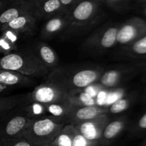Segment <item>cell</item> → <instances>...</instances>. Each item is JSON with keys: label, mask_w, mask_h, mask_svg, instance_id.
Returning <instances> with one entry per match:
<instances>
[{"label": "cell", "mask_w": 146, "mask_h": 146, "mask_svg": "<svg viewBox=\"0 0 146 146\" xmlns=\"http://www.w3.org/2000/svg\"><path fill=\"white\" fill-rule=\"evenodd\" d=\"M104 69L101 66L86 64L58 66L48 74L46 81L58 86L71 95L97 82Z\"/></svg>", "instance_id": "1"}, {"label": "cell", "mask_w": 146, "mask_h": 146, "mask_svg": "<svg viewBox=\"0 0 146 146\" xmlns=\"http://www.w3.org/2000/svg\"><path fill=\"white\" fill-rule=\"evenodd\" d=\"M64 119L52 115H38L30 119L21 136L34 146H49L66 125Z\"/></svg>", "instance_id": "2"}, {"label": "cell", "mask_w": 146, "mask_h": 146, "mask_svg": "<svg viewBox=\"0 0 146 146\" xmlns=\"http://www.w3.org/2000/svg\"><path fill=\"white\" fill-rule=\"evenodd\" d=\"M0 69L18 71L34 78H41L50 74L30 49L14 51L0 58Z\"/></svg>", "instance_id": "3"}, {"label": "cell", "mask_w": 146, "mask_h": 146, "mask_svg": "<svg viewBox=\"0 0 146 146\" xmlns=\"http://www.w3.org/2000/svg\"><path fill=\"white\" fill-rule=\"evenodd\" d=\"M101 1L78 0L68 11V24L64 33L79 32L94 25L99 17Z\"/></svg>", "instance_id": "4"}, {"label": "cell", "mask_w": 146, "mask_h": 146, "mask_svg": "<svg viewBox=\"0 0 146 146\" xmlns=\"http://www.w3.org/2000/svg\"><path fill=\"white\" fill-rule=\"evenodd\" d=\"M118 24H106L96 30L86 39L83 48L94 54H105L117 44Z\"/></svg>", "instance_id": "5"}, {"label": "cell", "mask_w": 146, "mask_h": 146, "mask_svg": "<svg viewBox=\"0 0 146 146\" xmlns=\"http://www.w3.org/2000/svg\"><path fill=\"white\" fill-rule=\"evenodd\" d=\"M31 118L24 105L0 117V140L21 136Z\"/></svg>", "instance_id": "6"}, {"label": "cell", "mask_w": 146, "mask_h": 146, "mask_svg": "<svg viewBox=\"0 0 146 146\" xmlns=\"http://www.w3.org/2000/svg\"><path fill=\"white\" fill-rule=\"evenodd\" d=\"M24 104H48L54 103L72 102L68 93L58 86L46 81L44 84L36 87L31 92L24 95Z\"/></svg>", "instance_id": "7"}, {"label": "cell", "mask_w": 146, "mask_h": 146, "mask_svg": "<svg viewBox=\"0 0 146 146\" xmlns=\"http://www.w3.org/2000/svg\"><path fill=\"white\" fill-rule=\"evenodd\" d=\"M146 34V21L139 17H132L120 24L117 33V44L124 46Z\"/></svg>", "instance_id": "8"}, {"label": "cell", "mask_w": 146, "mask_h": 146, "mask_svg": "<svg viewBox=\"0 0 146 146\" xmlns=\"http://www.w3.org/2000/svg\"><path fill=\"white\" fill-rule=\"evenodd\" d=\"M141 67L138 65H121L103 71L97 82L106 88H111L121 84L138 71Z\"/></svg>", "instance_id": "9"}, {"label": "cell", "mask_w": 146, "mask_h": 146, "mask_svg": "<svg viewBox=\"0 0 146 146\" xmlns=\"http://www.w3.org/2000/svg\"><path fill=\"white\" fill-rule=\"evenodd\" d=\"M109 122L107 114H102L74 125L76 130L86 139L98 143L106 125Z\"/></svg>", "instance_id": "10"}, {"label": "cell", "mask_w": 146, "mask_h": 146, "mask_svg": "<svg viewBox=\"0 0 146 146\" xmlns=\"http://www.w3.org/2000/svg\"><path fill=\"white\" fill-rule=\"evenodd\" d=\"M107 108L98 106H84L73 103L71 110L66 118V124L75 125L78 123L91 119L102 114H107Z\"/></svg>", "instance_id": "11"}, {"label": "cell", "mask_w": 146, "mask_h": 146, "mask_svg": "<svg viewBox=\"0 0 146 146\" xmlns=\"http://www.w3.org/2000/svg\"><path fill=\"white\" fill-rule=\"evenodd\" d=\"M29 49L50 73L58 67V56L56 51L47 44L36 41L32 44Z\"/></svg>", "instance_id": "12"}, {"label": "cell", "mask_w": 146, "mask_h": 146, "mask_svg": "<svg viewBox=\"0 0 146 146\" xmlns=\"http://www.w3.org/2000/svg\"><path fill=\"white\" fill-rule=\"evenodd\" d=\"M36 21L37 20L34 17L32 10L11 20V21L5 24L0 31L9 30L19 36L22 35H27L31 34L35 29Z\"/></svg>", "instance_id": "13"}, {"label": "cell", "mask_w": 146, "mask_h": 146, "mask_svg": "<svg viewBox=\"0 0 146 146\" xmlns=\"http://www.w3.org/2000/svg\"><path fill=\"white\" fill-rule=\"evenodd\" d=\"M68 24V12L60 13L50 17L43 26L41 36L44 39H49L55 36L65 32Z\"/></svg>", "instance_id": "14"}, {"label": "cell", "mask_w": 146, "mask_h": 146, "mask_svg": "<svg viewBox=\"0 0 146 146\" xmlns=\"http://www.w3.org/2000/svg\"><path fill=\"white\" fill-rule=\"evenodd\" d=\"M32 3L33 13L37 21L48 19L53 16L66 11L59 0H36Z\"/></svg>", "instance_id": "15"}, {"label": "cell", "mask_w": 146, "mask_h": 146, "mask_svg": "<svg viewBox=\"0 0 146 146\" xmlns=\"http://www.w3.org/2000/svg\"><path fill=\"white\" fill-rule=\"evenodd\" d=\"M128 125V120L125 117L118 118L109 121L106 125L98 141V146L110 145L124 130Z\"/></svg>", "instance_id": "16"}, {"label": "cell", "mask_w": 146, "mask_h": 146, "mask_svg": "<svg viewBox=\"0 0 146 146\" xmlns=\"http://www.w3.org/2000/svg\"><path fill=\"white\" fill-rule=\"evenodd\" d=\"M0 83L9 87H27L36 83L34 77L24 75L18 71L0 69Z\"/></svg>", "instance_id": "17"}, {"label": "cell", "mask_w": 146, "mask_h": 146, "mask_svg": "<svg viewBox=\"0 0 146 146\" xmlns=\"http://www.w3.org/2000/svg\"><path fill=\"white\" fill-rule=\"evenodd\" d=\"M34 5L29 0L10 4L0 12V31L5 24L23 14L32 11Z\"/></svg>", "instance_id": "18"}, {"label": "cell", "mask_w": 146, "mask_h": 146, "mask_svg": "<svg viewBox=\"0 0 146 146\" xmlns=\"http://www.w3.org/2000/svg\"><path fill=\"white\" fill-rule=\"evenodd\" d=\"M119 55L132 58L146 56V34L130 44L121 46Z\"/></svg>", "instance_id": "19"}, {"label": "cell", "mask_w": 146, "mask_h": 146, "mask_svg": "<svg viewBox=\"0 0 146 146\" xmlns=\"http://www.w3.org/2000/svg\"><path fill=\"white\" fill-rule=\"evenodd\" d=\"M1 32L2 34L0 36V54L7 55L17 51L19 36L9 30H4Z\"/></svg>", "instance_id": "20"}, {"label": "cell", "mask_w": 146, "mask_h": 146, "mask_svg": "<svg viewBox=\"0 0 146 146\" xmlns=\"http://www.w3.org/2000/svg\"><path fill=\"white\" fill-rule=\"evenodd\" d=\"M76 132L74 125L66 124L49 146H72Z\"/></svg>", "instance_id": "21"}, {"label": "cell", "mask_w": 146, "mask_h": 146, "mask_svg": "<svg viewBox=\"0 0 146 146\" xmlns=\"http://www.w3.org/2000/svg\"><path fill=\"white\" fill-rule=\"evenodd\" d=\"M73 103L69 102H61L54 103V104H42L44 112H47L50 115L56 117V118L64 119L66 122V118L71 110Z\"/></svg>", "instance_id": "22"}, {"label": "cell", "mask_w": 146, "mask_h": 146, "mask_svg": "<svg viewBox=\"0 0 146 146\" xmlns=\"http://www.w3.org/2000/svg\"><path fill=\"white\" fill-rule=\"evenodd\" d=\"M24 95L11 96L0 98V117L6 115L17 107L24 104Z\"/></svg>", "instance_id": "23"}, {"label": "cell", "mask_w": 146, "mask_h": 146, "mask_svg": "<svg viewBox=\"0 0 146 146\" xmlns=\"http://www.w3.org/2000/svg\"><path fill=\"white\" fill-rule=\"evenodd\" d=\"M132 98L130 97H122L113 103L109 108L108 111L112 114H118L126 111L131 106Z\"/></svg>", "instance_id": "24"}, {"label": "cell", "mask_w": 146, "mask_h": 146, "mask_svg": "<svg viewBox=\"0 0 146 146\" xmlns=\"http://www.w3.org/2000/svg\"><path fill=\"white\" fill-rule=\"evenodd\" d=\"M0 146H34L23 136L0 140Z\"/></svg>", "instance_id": "25"}, {"label": "cell", "mask_w": 146, "mask_h": 146, "mask_svg": "<svg viewBox=\"0 0 146 146\" xmlns=\"http://www.w3.org/2000/svg\"><path fill=\"white\" fill-rule=\"evenodd\" d=\"M72 146H98V143L89 141L76 131L73 141Z\"/></svg>", "instance_id": "26"}, {"label": "cell", "mask_w": 146, "mask_h": 146, "mask_svg": "<svg viewBox=\"0 0 146 146\" xmlns=\"http://www.w3.org/2000/svg\"><path fill=\"white\" fill-rule=\"evenodd\" d=\"M145 131H146V112L137 121L133 129L134 133H142Z\"/></svg>", "instance_id": "27"}, {"label": "cell", "mask_w": 146, "mask_h": 146, "mask_svg": "<svg viewBox=\"0 0 146 146\" xmlns=\"http://www.w3.org/2000/svg\"><path fill=\"white\" fill-rule=\"evenodd\" d=\"M61 5L66 11H69L76 4L78 0H59Z\"/></svg>", "instance_id": "28"}, {"label": "cell", "mask_w": 146, "mask_h": 146, "mask_svg": "<svg viewBox=\"0 0 146 146\" xmlns=\"http://www.w3.org/2000/svg\"><path fill=\"white\" fill-rule=\"evenodd\" d=\"M126 0H105L104 2L112 9H118Z\"/></svg>", "instance_id": "29"}, {"label": "cell", "mask_w": 146, "mask_h": 146, "mask_svg": "<svg viewBox=\"0 0 146 146\" xmlns=\"http://www.w3.org/2000/svg\"><path fill=\"white\" fill-rule=\"evenodd\" d=\"M11 87L3 85L2 84H1V83H0V94H1V93H3V92H5V91H9V90L11 89Z\"/></svg>", "instance_id": "30"}, {"label": "cell", "mask_w": 146, "mask_h": 146, "mask_svg": "<svg viewBox=\"0 0 146 146\" xmlns=\"http://www.w3.org/2000/svg\"><path fill=\"white\" fill-rule=\"evenodd\" d=\"M7 6H8V4H7V3L4 0H0V12L2 10H4Z\"/></svg>", "instance_id": "31"}, {"label": "cell", "mask_w": 146, "mask_h": 146, "mask_svg": "<svg viewBox=\"0 0 146 146\" xmlns=\"http://www.w3.org/2000/svg\"><path fill=\"white\" fill-rule=\"evenodd\" d=\"M26 1V0H9L10 4H13V3H17V2H21V1Z\"/></svg>", "instance_id": "32"}, {"label": "cell", "mask_w": 146, "mask_h": 146, "mask_svg": "<svg viewBox=\"0 0 146 146\" xmlns=\"http://www.w3.org/2000/svg\"><path fill=\"white\" fill-rule=\"evenodd\" d=\"M138 66H139L141 68H144L146 71V62L145 63H142V64H138Z\"/></svg>", "instance_id": "33"}, {"label": "cell", "mask_w": 146, "mask_h": 146, "mask_svg": "<svg viewBox=\"0 0 146 146\" xmlns=\"http://www.w3.org/2000/svg\"><path fill=\"white\" fill-rule=\"evenodd\" d=\"M143 146H146V138H145V140H144L143 143Z\"/></svg>", "instance_id": "34"}, {"label": "cell", "mask_w": 146, "mask_h": 146, "mask_svg": "<svg viewBox=\"0 0 146 146\" xmlns=\"http://www.w3.org/2000/svg\"><path fill=\"white\" fill-rule=\"evenodd\" d=\"M144 12H145V17H146V6H145V9H144Z\"/></svg>", "instance_id": "35"}, {"label": "cell", "mask_w": 146, "mask_h": 146, "mask_svg": "<svg viewBox=\"0 0 146 146\" xmlns=\"http://www.w3.org/2000/svg\"><path fill=\"white\" fill-rule=\"evenodd\" d=\"M29 1H31V2H34V1H36V0H29Z\"/></svg>", "instance_id": "36"}, {"label": "cell", "mask_w": 146, "mask_h": 146, "mask_svg": "<svg viewBox=\"0 0 146 146\" xmlns=\"http://www.w3.org/2000/svg\"><path fill=\"white\" fill-rule=\"evenodd\" d=\"M98 1H100L101 2V1H102V0H98Z\"/></svg>", "instance_id": "37"}, {"label": "cell", "mask_w": 146, "mask_h": 146, "mask_svg": "<svg viewBox=\"0 0 146 146\" xmlns=\"http://www.w3.org/2000/svg\"><path fill=\"white\" fill-rule=\"evenodd\" d=\"M105 1V0H102V1Z\"/></svg>", "instance_id": "38"}]
</instances>
